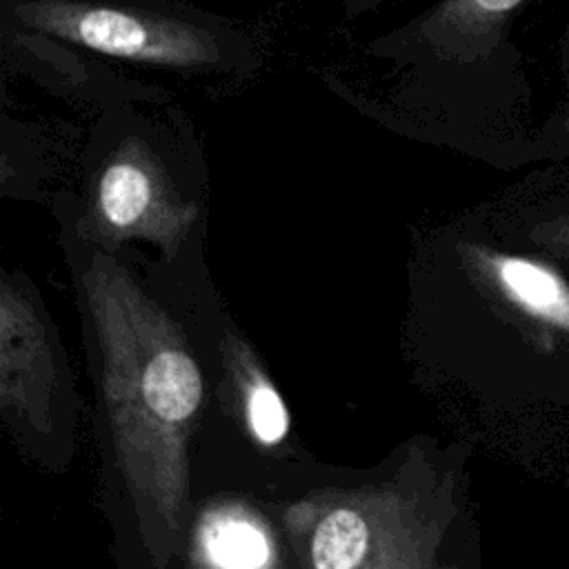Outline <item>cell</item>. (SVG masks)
I'll return each mask as SVG.
<instances>
[{
	"label": "cell",
	"mask_w": 569,
	"mask_h": 569,
	"mask_svg": "<svg viewBox=\"0 0 569 569\" xmlns=\"http://www.w3.org/2000/svg\"><path fill=\"white\" fill-rule=\"evenodd\" d=\"M440 480L416 451L385 482L293 502L284 529L296 569H367L411 525Z\"/></svg>",
	"instance_id": "cell-2"
},
{
	"label": "cell",
	"mask_w": 569,
	"mask_h": 569,
	"mask_svg": "<svg viewBox=\"0 0 569 569\" xmlns=\"http://www.w3.org/2000/svg\"><path fill=\"white\" fill-rule=\"evenodd\" d=\"M191 569H287L282 542L271 522L249 502H209L189 536Z\"/></svg>",
	"instance_id": "cell-6"
},
{
	"label": "cell",
	"mask_w": 569,
	"mask_h": 569,
	"mask_svg": "<svg viewBox=\"0 0 569 569\" xmlns=\"http://www.w3.org/2000/svg\"><path fill=\"white\" fill-rule=\"evenodd\" d=\"M438 569H458V567L456 565H440Z\"/></svg>",
	"instance_id": "cell-13"
},
{
	"label": "cell",
	"mask_w": 569,
	"mask_h": 569,
	"mask_svg": "<svg viewBox=\"0 0 569 569\" xmlns=\"http://www.w3.org/2000/svg\"><path fill=\"white\" fill-rule=\"evenodd\" d=\"M556 64H558V73H560V80H562L565 89H569V13H567L565 24H562V31H560V36H558Z\"/></svg>",
	"instance_id": "cell-12"
},
{
	"label": "cell",
	"mask_w": 569,
	"mask_h": 569,
	"mask_svg": "<svg viewBox=\"0 0 569 569\" xmlns=\"http://www.w3.org/2000/svg\"><path fill=\"white\" fill-rule=\"evenodd\" d=\"M222 362L247 431L258 445L278 447L289 433V411L253 349L238 336L227 333Z\"/></svg>",
	"instance_id": "cell-9"
},
{
	"label": "cell",
	"mask_w": 569,
	"mask_h": 569,
	"mask_svg": "<svg viewBox=\"0 0 569 569\" xmlns=\"http://www.w3.org/2000/svg\"><path fill=\"white\" fill-rule=\"evenodd\" d=\"M16 16L38 33L122 60L196 69L220 58L218 42L209 31L140 9L80 0H31L18 4Z\"/></svg>",
	"instance_id": "cell-3"
},
{
	"label": "cell",
	"mask_w": 569,
	"mask_h": 569,
	"mask_svg": "<svg viewBox=\"0 0 569 569\" xmlns=\"http://www.w3.org/2000/svg\"><path fill=\"white\" fill-rule=\"evenodd\" d=\"M82 289L102 356L116 460L144 549L162 569L187 529V447L202 411V371L182 327L124 267L93 256Z\"/></svg>",
	"instance_id": "cell-1"
},
{
	"label": "cell",
	"mask_w": 569,
	"mask_h": 569,
	"mask_svg": "<svg viewBox=\"0 0 569 569\" xmlns=\"http://www.w3.org/2000/svg\"><path fill=\"white\" fill-rule=\"evenodd\" d=\"M569 158V89L551 107L536 133L533 160L549 164Z\"/></svg>",
	"instance_id": "cell-11"
},
{
	"label": "cell",
	"mask_w": 569,
	"mask_h": 569,
	"mask_svg": "<svg viewBox=\"0 0 569 569\" xmlns=\"http://www.w3.org/2000/svg\"><path fill=\"white\" fill-rule=\"evenodd\" d=\"M456 513V480L447 473L411 525L367 569H438V553Z\"/></svg>",
	"instance_id": "cell-10"
},
{
	"label": "cell",
	"mask_w": 569,
	"mask_h": 569,
	"mask_svg": "<svg viewBox=\"0 0 569 569\" xmlns=\"http://www.w3.org/2000/svg\"><path fill=\"white\" fill-rule=\"evenodd\" d=\"M500 231L569 273V158L542 164L513 191Z\"/></svg>",
	"instance_id": "cell-8"
},
{
	"label": "cell",
	"mask_w": 569,
	"mask_h": 569,
	"mask_svg": "<svg viewBox=\"0 0 569 569\" xmlns=\"http://www.w3.org/2000/svg\"><path fill=\"white\" fill-rule=\"evenodd\" d=\"M0 407L33 451L67 431L51 338L33 298L9 276L0 284Z\"/></svg>",
	"instance_id": "cell-5"
},
{
	"label": "cell",
	"mask_w": 569,
	"mask_h": 569,
	"mask_svg": "<svg viewBox=\"0 0 569 569\" xmlns=\"http://www.w3.org/2000/svg\"><path fill=\"white\" fill-rule=\"evenodd\" d=\"M196 218L198 204L182 198L153 149L142 138L127 136L96 180L82 227L107 249L138 238L173 260Z\"/></svg>",
	"instance_id": "cell-4"
},
{
	"label": "cell",
	"mask_w": 569,
	"mask_h": 569,
	"mask_svg": "<svg viewBox=\"0 0 569 569\" xmlns=\"http://www.w3.org/2000/svg\"><path fill=\"white\" fill-rule=\"evenodd\" d=\"M529 0H442L425 24L433 49L460 67L505 69L522 78L507 42L511 18Z\"/></svg>",
	"instance_id": "cell-7"
}]
</instances>
